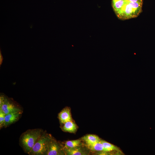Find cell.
Masks as SVG:
<instances>
[{
    "instance_id": "cell-8",
    "label": "cell",
    "mask_w": 155,
    "mask_h": 155,
    "mask_svg": "<svg viewBox=\"0 0 155 155\" xmlns=\"http://www.w3.org/2000/svg\"><path fill=\"white\" fill-rule=\"evenodd\" d=\"M83 140L86 143L87 145L92 144L100 142L101 140L96 135L89 134L84 136Z\"/></svg>"
},
{
    "instance_id": "cell-6",
    "label": "cell",
    "mask_w": 155,
    "mask_h": 155,
    "mask_svg": "<svg viewBox=\"0 0 155 155\" xmlns=\"http://www.w3.org/2000/svg\"><path fill=\"white\" fill-rule=\"evenodd\" d=\"M22 111L5 115L3 126L6 127L18 121L22 114Z\"/></svg>"
},
{
    "instance_id": "cell-9",
    "label": "cell",
    "mask_w": 155,
    "mask_h": 155,
    "mask_svg": "<svg viewBox=\"0 0 155 155\" xmlns=\"http://www.w3.org/2000/svg\"><path fill=\"white\" fill-rule=\"evenodd\" d=\"M77 129L76 125L72 121L66 122L62 127L64 131L69 132H73L75 131Z\"/></svg>"
},
{
    "instance_id": "cell-12",
    "label": "cell",
    "mask_w": 155,
    "mask_h": 155,
    "mask_svg": "<svg viewBox=\"0 0 155 155\" xmlns=\"http://www.w3.org/2000/svg\"><path fill=\"white\" fill-rule=\"evenodd\" d=\"M105 149V152H108L113 150L117 151L118 148L115 145L104 141L101 140Z\"/></svg>"
},
{
    "instance_id": "cell-1",
    "label": "cell",
    "mask_w": 155,
    "mask_h": 155,
    "mask_svg": "<svg viewBox=\"0 0 155 155\" xmlns=\"http://www.w3.org/2000/svg\"><path fill=\"white\" fill-rule=\"evenodd\" d=\"M44 131L42 129L37 128L28 130L22 134L19 144L25 153L29 154Z\"/></svg>"
},
{
    "instance_id": "cell-2",
    "label": "cell",
    "mask_w": 155,
    "mask_h": 155,
    "mask_svg": "<svg viewBox=\"0 0 155 155\" xmlns=\"http://www.w3.org/2000/svg\"><path fill=\"white\" fill-rule=\"evenodd\" d=\"M52 139L49 134L44 131L28 154L30 155H47Z\"/></svg>"
},
{
    "instance_id": "cell-11",
    "label": "cell",
    "mask_w": 155,
    "mask_h": 155,
    "mask_svg": "<svg viewBox=\"0 0 155 155\" xmlns=\"http://www.w3.org/2000/svg\"><path fill=\"white\" fill-rule=\"evenodd\" d=\"M100 141L94 144L87 145V146L89 149L93 151L105 152L103 145Z\"/></svg>"
},
{
    "instance_id": "cell-4",
    "label": "cell",
    "mask_w": 155,
    "mask_h": 155,
    "mask_svg": "<svg viewBox=\"0 0 155 155\" xmlns=\"http://www.w3.org/2000/svg\"><path fill=\"white\" fill-rule=\"evenodd\" d=\"M0 110L5 115L22 111L21 108L3 96L0 98Z\"/></svg>"
},
{
    "instance_id": "cell-7",
    "label": "cell",
    "mask_w": 155,
    "mask_h": 155,
    "mask_svg": "<svg viewBox=\"0 0 155 155\" xmlns=\"http://www.w3.org/2000/svg\"><path fill=\"white\" fill-rule=\"evenodd\" d=\"M59 118L60 122L63 124L72 121L70 111L67 108H65L61 111L59 114Z\"/></svg>"
},
{
    "instance_id": "cell-3",
    "label": "cell",
    "mask_w": 155,
    "mask_h": 155,
    "mask_svg": "<svg viewBox=\"0 0 155 155\" xmlns=\"http://www.w3.org/2000/svg\"><path fill=\"white\" fill-rule=\"evenodd\" d=\"M142 11L133 8L128 1H125L123 6L116 14L119 19L125 20L137 17Z\"/></svg>"
},
{
    "instance_id": "cell-10",
    "label": "cell",
    "mask_w": 155,
    "mask_h": 155,
    "mask_svg": "<svg viewBox=\"0 0 155 155\" xmlns=\"http://www.w3.org/2000/svg\"><path fill=\"white\" fill-rule=\"evenodd\" d=\"M125 1V0H112V6L115 14L121 8Z\"/></svg>"
},
{
    "instance_id": "cell-5",
    "label": "cell",
    "mask_w": 155,
    "mask_h": 155,
    "mask_svg": "<svg viewBox=\"0 0 155 155\" xmlns=\"http://www.w3.org/2000/svg\"><path fill=\"white\" fill-rule=\"evenodd\" d=\"M62 150V148L59 144L52 139L49 144L47 155L61 154Z\"/></svg>"
},
{
    "instance_id": "cell-13",
    "label": "cell",
    "mask_w": 155,
    "mask_h": 155,
    "mask_svg": "<svg viewBox=\"0 0 155 155\" xmlns=\"http://www.w3.org/2000/svg\"><path fill=\"white\" fill-rule=\"evenodd\" d=\"M65 150L67 155H81L84 154L82 151L79 148H67Z\"/></svg>"
},
{
    "instance_id": "cell-14",
    "label": "cell",
    "mask_w": 155,
    "mask_h": 155,
    "mask_svg": "<svg viewBox=\"0 0 155 155\" xmlns=\"http://www.w3.org/2000/svg\"><path fill=\"white\" fill-rule=\"evenodd\" d=\"M80 143L79 140L68 141L65 143V147L66 148H73L78 146Z\"/></svg>"
},
{
    "instance_id": "cell-16",
    "label": "cell",
    "mask_w": 155,
    "mask_h": 155,
    "mask_svg": "<svg viewBox=\"0 0 155 155\" xmlns=\"http://www.w3.org/2000/svg\"><path fill=\"white\" fill-rule=\"evenodd\" d=\"M125 1H127L128 2H139L143 3L142 0H125Z\"/></svg>"
},
{
    "instance_id": "cell-15",
    "label": "cell",
    "mask_w": 155,
    "mask_h": 155,
    "mask_svg": "<svg viewBox=\"0 0 155 155\" xmlns=\"http://www.w3.org/2000/svg\"><path fill=\"white\" fill-rule=\"evenodd\" d=\"M5 115L1 110H0V128L3 126L5 119Z\"/></svg>"
},
{
    "instance_id": "cell-17",
    "label": "cell",
    "mask_w": 155,
    "mask_h": 155,
    "mask_svg": "<svg viewBox=\"0 0 155 155\" xmlns=\"http://www.w3.org/2000/svg\"><path fill=\"white\" fill-rule=\"evenodd\" d=\"M0 65L1 64L2 62V61L3 60V57L2 55L1 51L0 50Z\"/></svg>"
}]
</instances>
